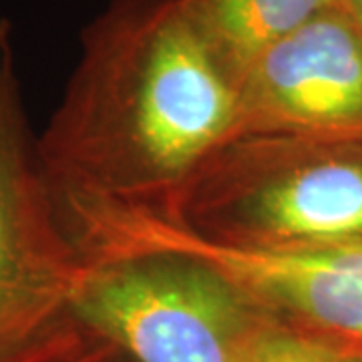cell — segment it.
I'll return each mask as SVG.
<instances>
[{
	"label": "cell",
	"instance_id": "obj_9",
	"mask_svg": "<svg viewBox=\"0 0 362 362\" xmlns=\"http://www.w3.org/2000/svg\"><path fill=\"white\" fill-rule=\"evenodd\" d=\"M85 330V328H83ZM61 362H133L117 346H113L111 342H107L103 338L95 337L85 330V338L78 344L77 349L73 350L66 358Z\"/></svg>",
	"mask_w": 362,
	"mask_h": 362
},
{
	"label": "cell",
	"instance_id": "obj_4",
	"mask_svg": "<svg viewBox=\"0 0 362 362\" xmlns=\"http://www.w3.org/2000/svg\"><path fill=\"white\" fill-rule=\"evenodd\" d=\"M73 312L133 362H244L272 316L218 268L177 252L85 262Z\"/></svg>",
	"mask_w": 362,
	"mask_h": 362
},
{
	"label": "cell",
	"instance_id": "obj_3",
	"mask_svg": "<svg viewBox=\"0 0 362 362\" xmlns=\"http://www.w3.org/2000/svg\"><path fill=\"white\" fill-rule=\"evenodd\" d=\"M83 272L40 169L13 23L0 18V362H61L77 349Z\"/></svg>",
	"mask_w": 362,
	"mask_h": 362
},
{
	"label": "cell",
	"instance_id": "obj_5",
	"mask_svg": "<svg viewBox=\"0 0 362 362\" xmlns=\"http://www.w3.org/2000/svg\"><path fill=\"white\" fill-rule=\"evenodd\" d=\"M238 135L362 141V30L344 6L252 61L235 83Z\"/></svg>",
	"mask_w": 362,
	"mask_h": 362
},
{
	"label": "cell",
	"instance_id": "obj_10",
	"mask_svg": "<svg viewBox=\"0 0 362 362\" xmlns=\"http://www.w3.org/2000/svg\"><path fill=\"white\" fill-rule=\"evenodd\" d=\"M342 6L350 13V16L356 21V25L362 30V0H342Z\"/></svg>",
	"mask_w": 362,
	"mask_h": 362
},
{
	"label": "cell",
	"instance_id": "obj_1",
	"mask_svg": "<svg viewBox=\"0 0 362 362\" xmlns=\"http://www.w3.org/2000/svg\"><path fill=\"white\" fill-rule=\"evenodd\" d=\"M233 121L235 87L183 0H111L81 30L37 153L52 204L161 209L232 137Z\"/></svg>",
	"mask_w": 362,
	"mask_h": 362
},
{
	"label": "cell",
	"instance_id": "obj_2",
	"mask_svg": "<svg viewBox=\"0 0 362 362\" xmlns=\"http://www.w3.org/2000/svg\"><path fill=\"white\" fill-rule=\"evenodd\" d=\"M156 211L223 246L356 244L362 242V141L238 135Z\"/></svg>",
	"mask_w": 362,
	"mask_h": 362
},
{
	"label": "cell",
	"instance_id": "obj_6",
	"mask_svg": "<svg viewBox=\"0 0 362 362\" xmlns=\"http://www.w3.org/2000/svg\"><path fill=\"white\" fill-rule=\"evenodd\" d=\"M233 282L278 318L362 350V242L308 250H232Z\"/></svg>",
	"mask_w": 362,
	"mask_h": 362
},
{
	"label": "cell",
	"instance_id": "obj_7",
	"mask_svg": "<svg viewBox=\"0 0 362 362\" xmlns=\"http://www.w3.org/2000/svg\"><path fill=\"white\" fill-rule=\"evenodd\" d=\"M342 0H183L192 25L235 83L268 47Z\"/></svg>",
	"mask_w": 362,
	"mask_h": 362
},
{
	"label": "cell",
	"instance_id": "obj_8",
	"mask_svg": "<svg viewBox=\"0 0 362 362\" xmlns=\"http://www.w3.org/2000/svg\"><path fill=\"white\" fill-rule=\"evenodd\" d=\"M244 362H362V350L272 314L259 326Z\"/></svg>",
	"mask_w": 362,
	"mask_h": 362
}]
</instances>
